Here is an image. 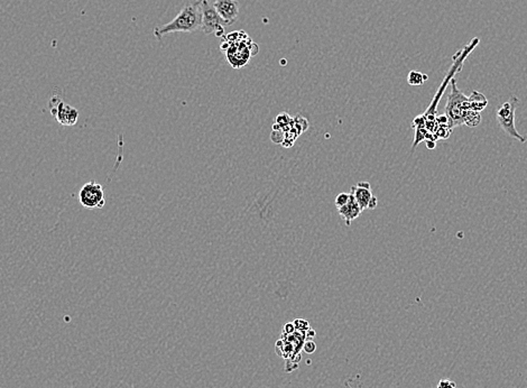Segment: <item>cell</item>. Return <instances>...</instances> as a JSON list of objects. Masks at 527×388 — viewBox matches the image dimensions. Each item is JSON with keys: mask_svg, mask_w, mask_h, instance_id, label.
<instances>
[{"mask_svg": "<svg viewBox=\"0 0 527 388\" xmlns=\"http://www.w3.org/2000/svg\"><path fill=\"white\" fill-rule=\"evenodd\" d=\"M351 193L353 194L354 199H356L360 209L362 211L368 209L370 200L374 196L372 192V186H370L369 182H359L356 186H352Z\"/></svg>", "mask_w": 527, "mask_h": 388, "instance_id": "obj_9", "label": "cell"}, {"mask_svg": "<svg viewBox=\"0 0 527 388\" xmlns=\"http://www.w3.org/2000/svg\"><path fill=\"white\" fill-rule=\"evenodd\" d=\"M79 201L83 208L89 210H99L106 205V196L101 184L95 181L88 182L79 191Z\"/></svg>", "mask_w": 527, "mask_h": 388, "instance_id": "obj_5", "label": "cell"}, {"mask_svg": "<svg viewBox=\"0 0 527 388\" xmlns=\"http://www.w3.org/2000/svg\"><path fill=\"white\" fill-rule=\"evenodd\" d=\"M293 127L300 134H302L303 132H305L307 128H309V121H307L304 117L297 116L293 119Z\"/></svg>", "mask_w": 527, "mask_h": 388, "instance_id": "obj_13", "label": "cell"}, {"mask_svg": "<svg viewBox=\"0 0 527 388\" xmlns=\"http://www.w3.org/2000/svg\"><path fill=\"white\" fill-rule=\"evenodd\" d=\"M303 350L305 351L306 354H313L314 351L316 350V344L314 341L312 340H309V341H305L304 344H303Z\"/></svg>", "mask_w": 527, "mask_h": 388, "instance_id": "obj_18", "label": "cell"}, {"mask_svg": "<svg viewBox=\"0 0 527 388\" xmlns=\"http://www.w3.org/2000/svg\"><path fill=\"white\" fill-rule=\"evenodd\" d=\"M201 0H199V2L187 4L172 22L161 27H156L154 29V35L160 40L164 35L170 33H194L201 28Z\"/></svg>", "mask_w": 527, "mask_h": 388, "instance_id": "obj_1", "label": "cell"}, {"mask_svg": "<svg viewBox=\"0 0 527 388\" xmlns=\"http://www.w3.org/2000/svg\"><path fill=\"white\" fill-rule=\"evenodd\" d=\"M50 110L56 121L63 126H74L79 120V111L74 107L66 105L59 98H52L50 101Z\"/></svg>", "mask_w": 527, "mask_h": 388, "instance_id": "obj_6", "label": "cell"}, {"mask_svg": "<svg viewBox=\"0 0 527 388\" xmlns=\"http://www.w3.org/2000/svg\"><path fill=\"white\" fill-rule=\"evenodd\" d=\"M272 128H273V131H280V129H281V127L278 125L277 122H275Z\"/></svg>", "mask_w": 527, "mask_h": 388, "instance_id": "obj_23", "label": "cell"}, {"mask_svg": "<svg viewBox=\"0 0 527 388\" xmlns=\"http://www.w3.org/2000/svg\"><path fill=\"white\" fill-rule=\"evenodd\" d=\"M468 99H469V108H470V110L479 112V113L481 112L488 105V100L486 99V97H484L482 93H480L478 91H472L471 96L469 97Z\"/></svg>", "mask_w": 527, "mask_h": 388, "instance_id": "obj_11", "label": "cell"}, {"mask_svg": "<svg viewBox=\"0 0 527 388\" xmlns=\"http://www.w3.org/2000/svg\"><path fill=\"white\" fill-rule=\"evenodd\" d=\"M436 388H457V384L450 379H441L437 382Z\"/></svg>", "mask_w": 527, "mask_h": 388, "instance_id": "obj_17", "label": "cell"}, {"mask_svg": "<svg viewBox=\"0 0 527 388\" xmlns=\"http://www.w3.org/2000/svg\"><path fill=\"white\" fill-rule=\"evenodd\" d=\"M451 91L448 96V101L445 106V116L448 118L449 126L452 129L464 125V116L469 109V99L463 93L459 90L457 85V80L452 79L451 82Z\"/></svg>", "mask_w": 527, "mask_h": 388, "instance_id": "obj_2", "label": "cell"}, {"mask_svg": "<svg viewBox=\"0 0 527 388\" xmlns=\"http://www.w3.org/2000/svg\"><path fill=\"white\" fill-rule=\"evenodd\" d=\"M230 42H232L230 45L227 46L226 49V53H227V59L229 61V63H230L232 65V68L234 69H240L242 68V66L246 65L250 58H252L253 55H255L252 51H250V46H253L254 43L252 45H248L252 43V40H248V42H246V40H242V43H236V39L234 40H230Z\"/></svg>", "mask_w": 527, "mask_h": 388, "instance_id": "obj_7", "label": "cell"}, {"mask_svg": "<svg viewBox=\"0 0 527 388\" xmlns=\"http://www.w3.org/2000/svg\"><path fill=\"white\" fill-rule=\"evenodd\" d=\"M270 139H272V142L275 144L283 143L285 139V133L283 129H280V131H273L272 134H270Z\"/></svg>", "mask_w": 527, "mask_h": 388, "instance_id": "obj_14", "label": "cell"}, {"mask_svg": "<svg viewBox=\"0 0 527 388\" xmlns=\"http://www.w3.org/2000/svg\"><path fill=\"white\" fill-rule=\"evenodd\" d=\"M213 7L229 26H231L238 19L239 3L237 0H216Z\"/></svg>", "mask_w": 527, "mask_h": 388, "instance_id": "obj_8", "label": "cell"}, {"mask_svg": "<svg viewBox=\"0 0 527 388\" xmlns=\"http://www.w3.org/2000/svg\"><path fill=\"white\" fill-rule=\"evenodd\" d=\"M284 329H285V330H284V332H285V333H289V334H290V333H293L294 331H295V327H294V324H293V323H288V324H286L285 327H284Z\"/></svg>", "mask_w": 527, "mask_h": 388, "instance_id": "obj_19", "label": "cell"}, {"mask_svg": "<svg viewBox=\"0 0 527 388\" xmlns=\"http://www.w3.org/2000/svg\"><path fill=\"white\" fill-rule=\"evenodd\" d=\"M426 146L429 147L430 149L434 148V146H435V141H426Z\"/></svg>", "mask_w": 527, "mask_h": 388, "instance_id": "obj_22", "label": "cell"}, {"mask_svg": "<svg viewBox=\"0 0 527 388\" xmlns=\"http://www.w3.org/2000/svg\"><path fill=\"white\" fill-rule=\"evenodd\" d=\"M293 324H294L295 329L301 330V331H307V330H309V328H310L309 322H307V321H305V320H303V319L295 320Z\"/></svg>", "mask_w": 527, "mask_h": 388, "instance_id": "obj_16", "label": "cell"}, {"mask_svg": "<svg viewBox=\"0 0 527 388\" xmlns=\"http://www.w3.org/2000/svg\"><path fill=\"white\" fill-rule=\"evenodd\" d=\"M349 198H350V193H340L338 194V196L336 198V206L339 209L341 208V206H343L344 204L348 203L349 201Z\"/></svg>", "mask_w": 527, "mask_h": 388, "instance_id": "obj_15", "label": "cell"}, {"mask_svg": "<svg viewBox=\"0 0 527 388\" xmlns=\"http://www.w3.org/2000/svg\"><path fill=\"white\" fill-rule=\"evenodd\" d=\"M519 105V99L516 96H511L508 101H506L504 105L498 108L497 113H496V119L499 127L503 129L507 136L516 139L520 143H525V137H523L517 132V128L515 125V112Z\"/></svg>", "mask_w": 527, "mask_h": 388, "instance_id": "obj_3", "label": "cell"}, {"mask_svg": "<svg viewBox=\"0 0 527 388\" xmlns=\"http://www.w3.org/2000/svg\"><path fill=\"white\" fill-rule=\"evenodd\" d=\"M293 144H294V143L292 142V141H290V139H288V138H285V139H284V142L281 143V145H283V146L286 147V148L292 147V146H293Z\"/></svg>", "mask_w": 527, "mask_h": 388, "instance_id": "obj_21", "label": "cell"}, {"mask_svg": "<svg viewBox=\"0 0 527 388\" xmlns=\"http://www.w3.org/2000/svg\"><path fill=\"white\" fill-rule=\"evenodd\" d=\"M201 14H202V22L201 28L206 35L223 36L224 28L229 26L224 20L220 17V15L217 13L216 8L213 7L208 0H201Z\"/></svg>", "mask_w": 527, "mask_h": 388, "instance_id": "obj_4", "label": "cell"}, {"mask_svg": "<svg viewBox=\"0 0 527 388\" xmlns=\"http://www.w3.org/2000/svg\"><path fill=\"white\" fill-rule=\"evenodd\" d=\"M377 204H378V200H377V198H376V196L374 195V196H373V199L370 200L369 205H368V209L374 210V209H376V206H377Z\"/></svg>", "mask_w": 527, "mask_h": 388, "instance_id": "obj_20", "label": "cell"}, {"mask_svg": "<svg viewBox=\"0 0 527 388\" xmlns=\"http://www.w3.org/2000/svg\"><path fill=\"white\" fill-rule=\"evenodd\" d=\"M427 79H429V76H427L426 74H423V73H421V72H417V71H411L408 76V82L410 85L421 87L425 83V81H427Z\"/></svg>", "mask_w": 527, "mask_h": 388, "instance_id": "obj_12", "label": "cell"}, {"mask_svg": "<svg viewBox=\"0 0 527 388\" xmlns=\"http://www.w3.org/2000/svg\"><path fill=\"white\" fill-rule=\"evenodd\" d=\"M338 212H339V214H340L341 218L343 219V221L346 222V225L349 227L351 225V221L357 219L358 217L361 214L362 210L360 209V206L357 203L356 199H354L353 194L350 192V198H349L348 203L341 206V208H339Z\"/></svg>", "mask_w": 527, "mask_h": 388, "instance_id": "obj_10", "label": "cell"}]
</instances>
